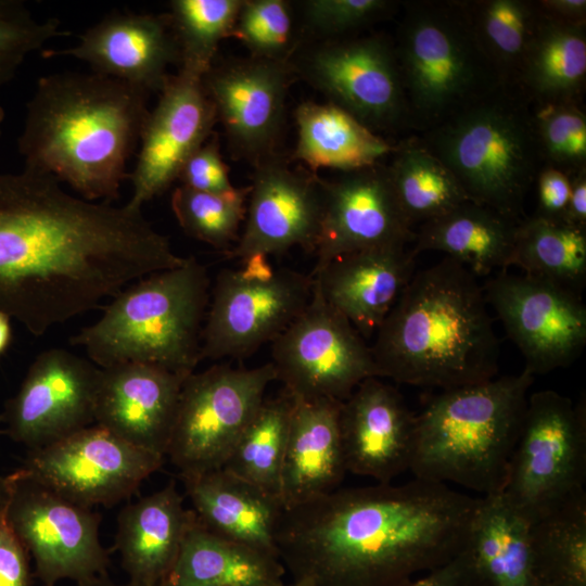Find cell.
Returning a JSON list of instances; mask_svg holds the SVG:
<instances>
[{
	"label": "cell",
	"instance_id": "obj_53",
	"mask_svg": "<svg viewBox=\"0 0 586 586\" xmlns=\"http://www.w3.org/2000/svg\"><path fill=\"white\" fill-rule=\"evenodd\" d=\"M1 424H2V421H1V416H0V426ZM8 498H9L8 479H7V475L3 476L0 474V511L4 510Z\"/></svg>",
	"mask_w": 586,
	"mask_h": 586
},
{
	"label": "cell",
	"instance_id": "obj_50",
	"mask_svg": "<svg viewBox=\"0 0 586 586\" xmlns=\"http://www.w3.org/2000/svg\"><path fill=\"white\" fill-rule=\"evenodd\" d=\"M537 3L547 16L573 24H585V0H542Z\"/></svg>",
	"mask_w": 586,
	"mask_h": 586
},
{
	"label": "cell",
	"instance_id": "obj_16",
	"mask_svg": "<svg viewBox=\"0 0 586 586\" xmlns=\"http://www.w3.org/2000/svg\"><path fill=\"white\" fill-rule=\"evenodd\" d=\"M293 67L329 102L372 131L410 117L395 50L381 37L323 41Z\"/></svg>",
	"mask_w": 586,
	"mask_h": 586
},
{
	"label": "cell",
	"instance_id": "obj_37",
	"mask_svg": "<svg viewBox=\"0 0 586 586\" xmlns=\"http://www.w3.org/2000/svg\"><path fill=\"white\" fill-rule=\"evenodd\" d=\"M292 406L285 392L265 398L221 469L280 499Z\"/></svg>",
	"mask_w": 586,
	"mask_h": 586
},
{
	"label": "cell",
	"instance_id": "obj_43",
	"mask_svg": "<svg viewBox=\"0 0 586 586\" xmlns=\"http://www.w3.org/2000/svg\"><path fill=\"white\" fill-rule=\"evenodd\" d=\"M68 31L58 18L38 20L21 0H0V90L24 60L48 41Z\"/></svg>",
	"mask_w": 586,
	"mask_h": 586
},
{
	"label": "cell",
	"instance_id": "obj_54",
	"mask_svg": "<svg viewBox=\"0 0 586 586\" xmlns=\"http://www.w3.org/2000/svg\"><path fill=\"white\" fill-rule=\"evenodd\" d=\"M265 586H302V585L293 581H291L290 583H285L284 581H281V582L265 585Z\"/></svg>",
	"mask_w": 586,
	"mask_h": 586
},
{
	"label": "cell",
	"instance_id": "obj_42",
	"mask_svg": "<svg viewBox=\"0 0 586 586\" xmlns=\"http://www.w3.org/2000/svg\"><path fill=\"white\" fill-rule=\"evenodd\" d=\"M542 104L533 120L544 162L571 176L585 167L586 116L575 102Z\"/></svg>",
	"mask_w": 586,
	"mask_h": 586
},
{
	"label": "cell",
	"instance_id": "obj_11",
	"mask_svg": "<svg viewBox=\"0 0 586 586\" xmlns=\"http://www.w3.org/2000/svg\"><path fill=\"white\" fill-rule=\"evenodd\" d=\"M276 380L271 362L216 364L186 378L166 451L180 477L224 467Z\"/></svg>",
	"mask_w": 586,
	"mask_h": 586
},
{
	"label": "cell",
	"instance_id": "obj_46",
	"mask_svg": "<svg viewBox=\"0 0 586 586\" xmlns=\"http://www.w3.org/2000/svg\"><path fill=\"white\" fill-rule=\"evenodd\" d=\"M31 583L29 555L1 510L0 586H31Z\"/></svg>",
	"mask_w": 586,
	"mask_h": 586
},
{
	"label": "cell",
	"instance_id": "obj_30",
	"mask_svg": "<svg viewBox=\"0 0 586 586\" xmlns=\"http://www.w3.org/2000/svg\"><path fill=\"white\" fill-rule=\"evenodd\" d=\"M284 573L279 558L213 533L193 512L179 553L158 586H265L283 581Z\"/></svg>",
	"mask_w": 586,
	"mask_h": 586
},
{
	"label": "cell",
	"instance_id": "obj_26",
	"mask_svg": "<svg viewBox=\"0 0 586 586\" xmlns=\"http://www.w3.org/2000/svg\"><path fill=\"white\" fill-rule=\"evenodd\" d=\"M292 402L279 492L284 509L336 489L347 473L340 428L342 402Z\"/></svg>",
	"mask_w": 586,
	"mask_h": 586
},
{
	"label": "cell",
	"instance_id": "obj_12",
	"mask_svg": "<svg viewBox=\"0 0 586 586\" xmlns=\"http://www.w3.org/2000/svg\"><path fill=\"white\" fill-rule=\"evenodd\" d=\"M270 362L284 392L300 399L344 402L378 377L370 346L315 282L304 310L271 342Z\"/></svg>",
	"mask_w": 586,
	"mask_h": 586
},
{
	"label": "cell",
	"instance_id": "obj_19",
	"mask_svg": "<svg viewBox=\"0 0 586 586\" xmlns=\"http://www.w3.org/2000/svg\"><path fill=\"white\" fill-rule=\"evenodd\" d=\"M217 122L203 79L181 71L169 75L140 136L137 164L128 176L132 195L127 204L141 208L166 191L190 155L212 136Z\"/></svg>",
	"mask_w": 586,
	"mask_h": 586
},
{
	"label": "cell",
	"instance_id": "obj_23",
	"mask_svg": "<svg viewBox=\"0 0 586 586\" xmlns=\"http://www.w3.org/2000/svg\"><path fill=\"white\" fill-rule=\"evenodd\" d=\"M44 58L72 56L88 63L93 73L140 90L160 92L170 64L179 63L178 47L167 14L133 12L107 14L88 28L77 44L47 50Z\"/></svg>",
	"mask_w": 586,
	"mask_h": 586
},
{
	"label": "cell",
	"instance_id": "obj_44",
	"mask_svg": "<svg viewBox=\"0 0 586 586\" xmlns=\"http://www.w3.org/2000/svg\"><path fill=\"white\" fill-rule=\"evenodd\" d=\"M301 4L306 27L330 38L375 21L391 7L385 0H307Z\"/></svg>",
	"mask_w": 586,
	"mask_h": 586
},
{
	"label": "cell",
	"instance_id": "obj_48",
	"mask_svg": "<svg viewBox=\"0 0 586 586\" xmlns=\"http://www.w3.org/2000/svg\"><path fill=\"white\" fill-rule=\"evenodd\" d=\"M400 586H484L464 550L447 564Z\"/></svg>",
	"mask_w": 586,
	"mask_h": 586
},
{
	"label": "cell",
	"instance_id": "obj_6",
	"mask_svg": "<svg viewBox=\"0 0 586 586\" xmlns=\"http://www.w3.org/2000/svg\"><path fill=\"white\" fill-rule=\"evenodd\" d=\"M211 296L205 265L186 257L127 285L94 323L71 337L100 368L137 362L190 374L202 360V332Z\"/></svg>",
	"mask_w": 586,
	"mask_h": 586
},
{
	"label": "cell",
	"instance_id": "obj_5",
	"mask_svg": "<svg viewBox=\"0 0 586 586\" xmlns=\"http://www.w3.org/2000/svg\"><path fill=\"white\" fill-rule=\"evenodd\" d=\"M534 375H513L443 390L416 415L415 477L500 493Z\"/></svg>",
	"mask_w": 586,
	"mask_h": 586
},
{
	"label": "cell",
	"instance_id": "obj_14",
	"mask_svg": "<svg viewBox=\"0 0 586 586\" xmlns=\"http://www.w3.org/2000/svg\"><path fill=\"white\" fill-rule=\"evenodd\" d=\"M164 459L94 423L28 450L18 469L78 505L111 507L129 498Z\"/></svg>",
	"mask_w": 586,
	"mask_h": 586
},
{
	"label": "cell",
	"instance_id": "obj_29",
	"mask_svg": "<svg viewBox=\"0 0 586 586\" xmlns=\"http://www.w3.org/2000/svg\"><path fill=\"white\" fill-rule=\"evenodd\" d=\"M521 220L488 206L467 202L420 225L415 232L412 250L416 255L425 251L442 252L476 278L488 276L511 266Z\"/></svg>",
	"mask_w": 586,
	"mask_h": 586
},
{
	"label": "cell",
	"instance_id": "obj_10",
	"mask_svg": "<svg viewBox=\"0 0 586 586\" xmlns=\"http://www.w3.org/2000/svg\"><path fill=\"white\" fill-rule=\"evenodd\" d=\"M224 269L211 291L202 359H242L272 342L306 307L313 277L254 255Z\"/></svg>",
	"mask_w": 586,
	"mask_h": 586
},
{
	"label": "cell",
	"instance_id": "obj_34",
	"mask_svg": "<svg viewBox=\"0 0 586 586\" xmlns=\"http://www.w3.org/2000/svg\"><path fill=\"white\" fill-rule=\"evenodd\" d=\"M511 266L579 293L586 280V229L537 215L522 219Z\"/></svg>",
	"mask_w": 586,
	"mask_h": 586
},
{
	"label": "cell",
	"instance_id": "obj_52",
	"mask_svg": "<svg viewBox=\"0 0 586 586\" xmlns=\"http://www.w3.org/2000/svg\"><path fill=\"white\" fill-rule=\"evenodd\" d=\"M72 586H136L129 582L118 584L107 577V575L95 576L82 582L74 583Z\"/></svg>",
	"mask_w": 586,
	"mask_h": 586
},
{
	"label": "cell",
	"instance_id": "obj_4",
	"mask_svg": "<svg viewBox=\"0 0 586 586\" xmlns=\"http://www.w3.org/2000/svg\"><path fill=\"white\" fill-rule=\"evenodd\" d=\"M374 335L378 378L443 391L497 373L499 346L483 286L449 257L415 272Z\"/></svg>",
	"mask_w": 586,
	"mask_h": 586
},
{
	"label": "cell",
	"instance_id": "obj_36",
	"mask_svg": "<svg viewBox=\"0 0 586 586\" xmlns=\"http://www.w3.org/2000/svg\"><path fill=\"white\" fill-rule=\"evenodd\" d=\"M534 586H586V494L531 524Z\"/></svg>",
	"mask_w": 586,
	"mask_h": 586
},
{
	"label": "cell",
	"instance_id": "obj_8",
	"mask_svg": "<svg viewBox=\"0 0 586 586\" xmlns=\"http://www.w3.org/2000/svg\"><path fill=\"white\" fill-rule=\"evenodd\" d=\"M394 50L410 117L432 126L504 86L461 2L409 5Z\"/></svg>",
	"mask_w": 586,
	"mask_h": 586
},
{
	"label": "cell",
	"instance_id": "obj_2",
	"mask_svg": "<svg viewBox=\"0 0 586 586\" xmlns=\"http://www.w3.org/2000/svg\"><path fill=\"white\" fill-rule=\"evenodd\" d=\"M479 498L417 477L334 489L283 510L278 557L302 586H400L464 550Z\"/></svg>",
	"mask_w": 586,
	"mask_h": 586
},
{
	"label": "cell",
	"instance_id": "obj_28",
	"mask_svg": "<svg viewBox=\"0 0 586 586\" xmlns=\"http://www.w3.org/2000/svg\"><path fill=\"white\" fill-rule=\"evenodd\" d=\"M180 479L192 511L206 528L279 558L276 537L284 508L277 496L224 469Z\"/></svg>",
	"mask_w": 586,
	"mask_h": 586
},
{
	"label": "cell",
	"instance_id": "obj_31",
	"mask_svg": "<svg viewBox=\"0 0 586 586\" xmlns=\"http://www.w3.org/2000/svg\"><path fill=\"white\" fill-rule=\"evenodd\" d=\"M466 550L484 586H534L531 523L500 493L479 498Z\"/></svg>",
	"mask_w": 586,
	"mask_h": 586
},
{
	"label": "cell",
	"instance_id": "obj_41",
	"mask_svg": "<svg viewBox=\"0 0 586 586\" xmlns=\"http://www.w3.org/2000/svg\"><path fill=\"white\" fill-rule=\"evenodd\" d=\"M251 58L289 62L295 47L291 4L284 0H243L231 36Z\"/></svg>",
	"mask_w": 586,
	"mask_h": 586
},
{
	"label": "cell",
	"instance_id": "obj_20",
	"mask_svg": "<svg viewBox=\"0 0 586 586\" xmlns=\"http://www.w3.org/2000/svg\"><path fill=\"white\" fill-rule=\"evenodd\" d=\"M295 74L290 61L250 56L213 65L203 78L232 152L254 166L276 153Z\"/></svg>",
	"mask_w": 586,
	"mask_h": 586
},
{
	"label": "cell",
	"instance_id": "obj_1",
	"mask_svg": "<svg viewBox=\"0 0 586 586\" xmlns=\"http://www.w3.org/2000/svg\"><path fill=\"white\" fill-rule=\"evenodd\" d=\"M184 258L141 208L71 195L27 169L0 175V311L35 336Z\"/></svg>",
	"mask_w": 586,
	"mask_h": 586
},
{
	"label": "cell",
	"instance_id": "obj_25",
	"mask_svg": "<svg viewBox=\"0 0 586 586\" xmlns=\"http://www.w3.org/2000/svg\"><path fill=\"white\" fill-rule=\"evenodd\" d=\"M412 247L392 245L340 256L310 276L322 297L368 340L416 272Z\"/></svg>",
	"mask_w": 586,
	"mask_h": 586
},
{
	"label": "cell",
	"instance_id": "obj_18",
	"mask_svg": "<svg viewBox=\"0 0 586 586\" xmlns=\"http://www.w3.org/2000/svg\"><path fill=\"white\" fill-rule=\"evenodd\" d=\"M322 211L315 247V272L331 260L364 250L408 245L415 231L380 163L321 180Z\"/></svg>",
	"mask_w": 586,
	"mask_h": 586
},
{
	"label": "cell",
	"instance_id": "obj_3",
	"mask_svg": "<svg viewBox=\"0 0 586 586\" xmlns=\"http://www.w3.org/2000/svg\"><path fill=\"white\" fill-rule=\"evenodd\" d=\"M148 98L97 73L41 77L17 142L24 169L66 182L87 201L117 200L150 112Z\"/></svg>",
	"mask_w": 586,
	"mask_h": 586
},
{
	"label": "cell",
	"instance_id": "obj_7",
	"mask_svg": "<svg viewBox=\"0 0 586 586\" xmlns=\"http://www.w3.org/2000/svg\"><path fill=\"white\" fill-rule=\"evenodd\" d=\"M422 144L472 202L521 220L544 158L533 115L504 86L433 126Z\"/></svg>",
	"mask_w": 586,
	"mask_h": 586
},
{
	"label": "cell",
	"instance_id": "obj_33",
	"mask_svg": "<svg viewBox=\"0 0 586 586\" xmlns=\"http://www.w3.org/2000/svg\"><path fill=\"white\" fill-rule=\"evenodd\" d=\"M519 77L542 103L574 102L586 78L585 24L543 13Z\"/></svg>",
	"mask_w": 586,
	"mask_h": 586
},
{
	"label": "cell",
	"instance_id": "obj_17",
	"mask_svg": "<svg viewBox=\"0 0 586 586\" xmlns=\"http://www.w3.org/2000/svg\"><path fill=\"white\" fill-rule=\"evenodd\" d=\"M101 368L64 348L41 352L1 416L5 433L28 450L94 424Z\"/></svg>",
	"mask_w": 586,
	"mask_h": 586
},
{
	"label": "cell",
	"instance_id": "obj_51",
	"mask_svg": "<svg viewBox=\"0 0 586 586\" xmlns=\"http://www.w3.org/2000/svg\"><path fill=\"white\" fill-rule=\"evenodd\" d=\"M11 318L0 311V356L8 349L12 340Z\"/></svg>",
	"mask_w": 586,
	"mask_h": 586
},
{
	"label": "cell",
	"instance_id": "obj_22",
	"mask_svg": "<svg viewBox=\"0 0 586 586\" xmlns=\"http://www.w3.org/2000/svg\"><path fill=\"white\" fill-rule=\"evenodd\" d=\"M340 428L347 472L392 483L410 469L416 415L381 378L364 380L342 402Z\"/></svg>",
	"mask_w": 586,
	"mask_h": 586
},
{
	"label": "cell",
	"instance_id": "obj_39",
	"mask_svg": "<svg viewBox=\"0 0 586 586\" xmlns=\"http://www.w3.org/2000/svg\"><path fill=\"white\" fill-rule=\"evenodd\" d=\"M243 0H174L167 14L181 72L203 79L218 46L230 37Z\"/></svg>",
	"mask_w": 586,
	"mask_h": 586
},
{
	"label": "cell",
	"instance_id": "obj_15",
	"mask_svg": "<svg viewBox=\"0 0 586 586\" xmlns=\"http://www.w3.org/2000/svg\"><path fill=\"white\" fill-rule=\"evenodd\" d=\"M525 370L547 373L573 364L586 345V307L581 294L548 280L505 270L483 288Z\"/></svg>",
	"mask_w": 586,
	"mask_h": 586
},
{
	"label": "cell",
	"instance_id": "obj_38",
	"mask_svg": "<svg viewBox=\"0 0 586 586\" xmlns=\"http://www.w3.org/2000/svg\"><path fill=\"white\" fill-rule=\"evenodd\" d=\"M461 4L481 49L502 82L519 77L543 15L538 3L483 0Z\"/></svg>",
	"mask_w": 586,
	"mask_h": 586
},
{
	"label": "cell",
	"instance_id": "obj_32",
	"mask_svg": "<svg viewBox=\"0 0 586 586\" xmlns=\"http://www.w3.org/2000/svg\"><path fill=\"white\" fill-rule=\"evenodd\" d=\"M297 142L292 157L313 171L344 173L373 166L395 148L337 105L303 102L295 110Z\"/></svg>",
	"mask_w": 586,
	"mask_h": 586
},
{
	"label": "cell",
	"instance_id": "obj_45",
	"mask_svg": "<svg viewBox=\"0 0 586 586\" xmlns=\"http://www.w3.org/2000/svg\"><path fill=\"white\" fill-rule=\"evenodd\" d=\"M181 186L207 193H229L235 187L229 177V167L220 153L217 133L212 136L186 161L178 175Z\"/></svg>",
	"mask_w": 586,
	"mask_h": 586
},
{
	"label": "cell",
	"instance_id": "obj_35",
	"mask_svg": "<svg viewBox=\"0 0 586 586\" xmlns=\"http://www.w3.org/2000/svg\"><path fill=\"white\" fill-rule=\"evenodd\" d=\"M394 153L387 173L411 227L472 202L454 174L422 143L406 142Z\"/></svg>",
	"mask_w": 586,
	"mask_h": 586
},
{
	"label": "cell",
	"instance_id": "obj_9",
	"mask_svg": "<svg viewBox=\"0 0 586 586\" xmlns=\"http://www.w3.org/2000/svg\"><path fill=\"white\" fill-rule=\"evenodd\" d=\"M584 399L532 393L500 494L531 524L586 494Z\"/></svg>",
	"mask_w": 586,
	"mask_h": 586
},
{
	"label": "cell",
	"instance_id": "obj_55",
	"mask_svg": "<svg viewBox=\"0 0 586 586\" xmlns=\"http://www.w3.org/2000/svg\"><path fill=\"white\" fill-rule=\"evenodd\" d=\"M4 120V110L3 107L0 105V135H1V128H2V123Z\"/></svg>",
	"mask_w": 586,
	"mask_h": 586
},
{
	"label": "cell",
	"instance_id": "obj_49",
	"mask_svg": "<svg viewBox=\"0 0 586 586\" xmlns=\"http://www.w3.org/2000/svg\"><path fill=\"white\" fill-rule=\"evenodd\" d=\"M571 192L564 220L586 229V170L585 167L570 176Z\"/></svg>",
	"mask_w": 586,
	"mask_h": 586
},
{
	"label": "cell",
	"instance_id": "obj_27",
	"mask_svg": "<svg viewBox=\"0 0 586 586\" xmlns=\"http://www.w3.org/2000/svg\"><path fill=\"white\" fill-rule=\"evenodd\" d=\"M192 513L174 481L120 510L114 546L127 582L160 585L179 553Z\"/></svg>",
	"mask_w": 586,
	"mask_h": 586
},
{
	"label": "cell",
	"instance_id": "obj_21",
	"mask_svg": "<svg viewBox=\"0 0 586 586\" xmlns=\"http://www.w3.org/2000/svg\"><path fill=\"white\" fill-rule=\"evenodd\" d=\"M254 168L244 229L229 257L244 260L295 246L314 252L322 211L321 179L292 169L276 153Z\"/></svg>",
	"mask_w": 586,
	"mask_h": 586
},
{
	"label": "cell",
	"instance_id": "obj_40",
	"mask_svg": "<svg viewBox=\"0 0 586 586\" xmlns=\"http://www.w3.org/2000/svg\"><path fill=\"white\" fill-rule=\"evenodd\" d=\"M249 193L250 186L222 194L180 186L174 190L170 204L179 226L188 235L224 250L239 240Z\"/></svg>",
	"mask_w": 586,
	"mask_h": 586
},
{
	"label": "cell",
	"instance_id": "obj_13",
	"mask_svg": "<svg viewBox=\"0 0 586 586\" xmlns=\"http://www.w3.org/2000/svg\"><path fill=\"white\" fill-rule=\"evenodd\" d=\"M7 479V520L43 586L106 574L110 556L100 540L101 518L92 508L68 500L21 469Z\"/></svg>",
	"mask_w": 586,
	"mask_h": 586
},
{
	"label": "cell",
	"instance_id": "obj_47",
	"mask_svg": "<svg viewBox=\"0 0 586 586\" xmlns=\"http://www.w3.org/2000/svg\"><path fill=\"white\" fill-rule=\"evenodd\" d=\"M538 212L537 216L564 220L568 207L571 178L564 171L545 165L537 178Z\"/></svg>",
	"mask_w": 586,
	"mask_h": 586
},
{
	"label": "cell",
	"instance_id": "obj_24",
	"mask_svg": "<svg viewBox=\"0 0 586 586\" xmlns=\"http://www.w3.org/2000/svg\"><path fill=\"white\" fill-rule=\"evenodd\" d=\"M188 375L137 362L101 368L94 423L138 448L166 457Z\"/></svg>",
	"mask_w": 586,
	"mask_h": 586
}]
</instances>
